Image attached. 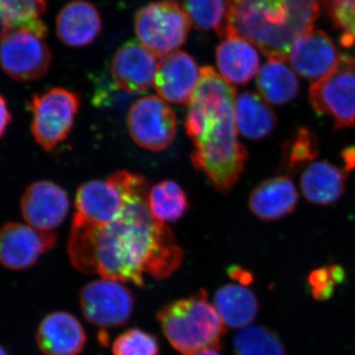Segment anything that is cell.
Here are the masks:
<instances>
[{
	"instance_id": "cell-1",
	"label": "cell",
	"mask_w": 355,
	"mask_h": 355,
	"mask_svg": "<svg viewBox=\"0 0 355 355\" xmlns=\"http://www.w3.org/2000/svg\"><path fill=\"white\" fill-rule=\"evenodd\" d=\"M147 193L128 198L120 216L107 225L73 217L67 253L78 272L144 286L174 256L176 238L151 214Z\"/></svg>"
},
{
	"instance_id": "cell-2",
	"label": "cell",
	"mask_w": 355,
	"mask_h": 355,
	"mask_svg": "<svg viewBox=\"0 0 355 355\" xmlns=\"http://www.w3.org/2000/svg\"><path fill=\"white\" fill-rule=\"evenodd\" d=\"M235 101L234 85L212 67L200 69L184 128L195 146L191 163L222 193L235 186L247 160L246 148L238 139Z\"/></svg>"
},
{
	"instance_id": "cell-3",
	"label": "cell",
	"mask_w": 355,
	"mask_h": 355,
	"mask_svg": "<svg viewBox=\"0 0 355 355\" xmlns=\"http://www.w3.org/2000/svg\"><path fill=\"white\" fill-rule=\"evenodd\" d=\"M235 34L258 46L268 58L286 60L302 30L286 4L275 0H231L226 36Z\"/></svg>"
},
{
	"instance_id": "cell-4",
	"label": "cell",
	"mask_w": 355,
	"mask_h": 355,
	"mask_svg": "<svg viewBox=\"0 0 355 355\" xmlns=\"http://www.w3.org/2000/svg\"><path fill=\"white\" fill-rule=\"evenodd\" d=\"M157 320L167 340L181 354L221 349L226 326L205 291L163 306Z\"/></svg>"
},
{
	"instance_id": "cell-5",
	"label": "cell",
	"mask_w": 355,
	"mask_h": 355,
	"mask_svg": "<svg viewBox=\"0 0 355 355\" xmlns=\"http://www.w3.org/2000/svg\"><path fill=\"white\" fill-rule=\"evenodd\" d=\"M146 182L141 175L119 171L106 179L84 183L77 190L74 217L96 225H107L120 216L128 196Z\"/></svg>"
},
{
	"instance_id": "cell-6",
	"label": "cell",
	"mask_w": 355,
	"mask_h": 355,
	"mask_svg": "<svg viewBox=\"0 0 355 355\" xmlns=\"http://www.w3.org/2000/svg\"><path fill=\"white\" fill-rule=\"evenodd\" d=\"M190 28L186 11L174 0L153 2L139 9L135 18L140 44L159 58L183 46Z\"/></svg>"
},
{
	"instance_id": "cell-7",
	"label": "cell",
	"mask_w": 355,
	"mask_h": 355,
	"mask_svg": "<svg viewBox=\"0 0 355 355\" xmlns=\"http://www.w3.org/2000/svg\"><path fill=\"white\" fill-rule=\"evenodd\" d=\"M79 107V95L64 88H53L33 97L29 104L31 132L44 150L50 153L67 139Z\"/></svg>"
},
{
	"instance_id": "cell-8",
	"label": "cell",
	"mask_w": 355,
	"mask_h": 355,
	"mask_svg": "<svg viewBox=\"0 0 355 355\" xmlns=\"http://www.w3.org/2000/svg\"><path fill=\"white\" fill-rule=\"evenodd\" d=\"M316 113L330 116L336 128L355 125V58L343 55L327 76L310 88Z\"/></svg>"
},
{
	"instance_id": "cell-9",
	"label": "cell",
	"mask_w": 355,
	"mask_h": 355,
	"mask_svg": "<svg viewBox=\"0 0 355 355\" xmlns=\"http://www.w3.org/2000/svg\"><path fill=\"white\" fill-rule=\"evenodd\" d=\"M44 37L22 28H3L0 34V65L11 78L33 81L46 76L51 55Z\"/></svg>"
},
{
	"instance_id": "cell-10",
	"label": "cell",
	"mask_w": 355,
	"mask_h": 355,
	"mask_svg": "<svg viewBox=\"0 0 355 355\" xmlns=\"http://www.w3.org/2000/svg\"><path fill=\"white\" fill-rule=\"evenodd\" d=\"M127 127L137 146L157 153L169 147L176 137L177 116L159 96H146L130 106Z\"/></svg>"
},
{
	"instance_id": "cell-11",
	"label": "cell",
	"mask_w": 355,
	"mask_h": 355,
	"mask_svg": "<svg viewBox=\"0 0 355 355\" xmlns=\"http://www.w3.org/2000/svg\"><path fill=\"white\" fill-rule=\"evenodd\" d=\"M132 291L118 280L102 279L89 282L79 294V303L89 323L102 329L127 323L135 309Z\"/></svg>"
},
{
	"instance_id": "cell-12",
	"label": "cell",
	"mask_w": 355,
	"mask_h": 355,
	"mask_svg": "<svg viewBox=\"0 0 355 355\" xmlns=\"http://www.w3.org/2000/svg\"><path fill=\"white\" fill-rule=\"evenodd\" d=\"M57 241L55 232L8 222L0 227V263L9 270H27L53 249Z\"/></svg>"
},
{
	"instance_id": "cell-13",
	"label": "cell",
	"mask_w": 355,
	"mask_h": 355,
	"mask_svg": "<svg viewBox=\"0 0 355 355\" xmlns=\"http://www.w3.org/2000/svg\"><path fill=\"white\" fill-rule=\"evenodd\" d=\"M69 200L67 191L51 181H38L26 189L21 198V212L29 225L53 232L67 218Z\"/></svg>"
},
{
	"instance_id": "cell-14",
	"label": "cell",
	"mask_w": 355,
	"mask_h": 355,
	"mask_svg": "<svg viewBox=\"0 0 355 355\" xmlns=\"http://www.w3.org/2000/svg\"><path fill=\"white\" fill-rule=\"evenodd\" d=\"M200 76L195 58L184 51H175L159 60L154 87L164 101L186 105L195 92Z\"/></svg>"
},
{
	"instance_id": "cell-15",
	"label": "cell",
	"mask_w": 355,
	"mask_h": 355,
	"mask_svg": "<svg viewBox=\"0 0 355 355\" xmlns=\"http://www.w3.org/2000/svg\"><path fill=\"white\" fill-rule=\"evenodd\" d=\"M158 57L137 42H128L114 53L111 62V76L121 90L137 94L154 85Z\"/></svg>"
},
{
	"instance_id": "cell-16",
	"label": "cell",
	"mask_w": 355,
	"mask_h": 355,
	"mask_svg": "<svg viewBox=\"0 0 355 355\" xmlns=\"http://www.w3.org/2000/svg\"><path fill=\"white\" fill-rule=\"evenodd\" d=\"M288 58L301 76L319 80L335 67L340 55L326 33L311 30L295 39Z\"/></svg>"
},
{
	"instance_id": "cell-17",
	"label": "cell",
	"mask_w": 355,
	"mask_h": 355,
	"mask_svg": "<svg viewBox=\"0 0 355 355\" xmlns=\"http://www.w3.org/2000/svg\"><path fill=\"white\" fill-rule=\"evenodd\" d=\"M85 330L74 315L58 311L42 320L36 343L43 355H79L85 347Z\"/></svg>"
},
{
	"instance_id": "cell-18",
	"label": "cell",
	"mask_w": 355,
	"mask_h": 355,
	"mask_svg": "<svg viewBox=\"0 0 355 355\" xmlns=\"http://www.w3.org/2000/svg\"><path fill=\"white\" fill-rule=\"evenodd\" d=\"M101 30V16L90 2L83 0L70 2L58 15V38L72 48H80L92 43Z\"/></svg>"
},
{
	"instance_id": "cell-19",
	"label": "cell",
	"mask_w": 355,
	"mask_h": 355,
	"mask_svg": "<svg viewBox=\"0 0 355 355\" xmlns=\"http://www.w3.org/2000/svg\"><path fill=\"white\" fill-rule=\"evenodd\" d=\"M219 73L232 85H244L259 72L260 58L253 44L235 34L225 37L216 48Z\"/></svg>"
},
{
	"instance_id": "cell-20",
	"label": "cell",
	"mask_w": 355,
	"mask_h": 355,
	"mask_svg": "<svg viewBox=\"0 0 355 355\" xmlns=\"http://www.w3.org/2000/svg\"><path fill=\"white\" fill-rule=\"evenodd\" d=\"M298 195L289 178L279 176L266 180L252 191L249 207L263 221H273L291 214L297 205Z\"/></svg>"
},
{
	"instance_id": "cell-21",
	"label": "cell",
	"mask_w": 355,
	"mask_h": 355,
	"mask_svg": "<svg viewBox=\"0 0 355 355\" xmlns=\"http://www.w3.org/2000/svg\"><path fill=\"white\" fill-rule=\"evenodd\" d=\"M214 305L222 321L231 329L251 326L259 312L254 292L243 284H225L216 291Z\"/></svg>"
},
{
	"instance_id": "cell-22",
	"label": "cell",
	"mask_w": 355,
	"mask_h": 355,
	"mask_svg": "<svg viewBox=\"0 0 355 355\" xmlns=\"http://www.w3.org/2000/svg\"><path fill=\"white\" fill-rule=\"evenodd\" d=\"M235 121L238 132L251 139H261L272 133L277 116L261 96L244 92L236 97Z\"/></svg>"
},
{
	"instance_id": "cell-23",
	"label": "cell",
	"mask_w": 355,
	"mask_h": 355,
	"mask_svg": "<svg viewBox=\"0 0 355 355\" xmlns=\"http://www.w3.org/2000/svg\"><path fill=\"white\" fill-rule=\"evenodd\" d=\"M301 189L308 202L318 205H331L342 197L345 176L330 163H313L301 177Z\"/></svg>"
},
{
	"instance_id": "cell-24",
	"label": "cell",
	"mask_w": 355,
	"mask_h": 355,
	"mask_svg": "<svg viewBox=\"0 0 355 355\" xmlns=\"http://www.w3.org/2000/svg\"><path fill=\"white\" fill-rule=\"evenodd\" d=\"M257 88L266 102L284 105L296 97L299 84L295 74L284 64V60L270 58V62L259 71Z\"/></svg>"
},
{
	"instance_id": "cell-25",
	"label": "cell",
	"mask_w": 355,
	"mask_h": 355,
	"mask_svg": "<svg viewBox=\"0 0 355 355\" xmlns=\"http://www.w3.org/2000/svg\"><path fill=\"white\" fill-rule=\"evenodd\" d=\"M147 203L151 214L163 223L179 220L190 207L186 191L171 180H165L149 189Z\"/></svg>"
},
{
	"instance_id": "cell-26",
	"label": "cell",
	"mask_w": 355,
	"mask_h": 355,
	"mask_svg": "<svg viewBox=\"0 0 355 355\" xmlns=\"http://www.w3.org/2000/svg\"><path fill=\"white\" fill-rule=\"evenodd\" d=\"M184 11L200 31L226 37L230 24L231 0H184Z\"/></svg>"
},
{
	"instance_id": "cell-27",
	"label": "cell",
	"mask_w": 355,
	"mask_h": 355,
	"mask_svg": "<svg viewBox=\"0 0 355 355\" xmlns=\"http://www.w3.org/2000/svg\"><path fill=\"white\" fill-rule=\"evenodd\" d=\"M46 0H0V25L3 28H22L46 36V26L41 20Z\"/></svg>"
},
{
	"instance_id": "cell-28",
	"label": "cell",
	"mask_w": 355,
	"mask_h": 355,
	"mask_svg": "<svg viewBox=\"0 0 355 355\" xmlns=\"http://www.w3.org/2000/svg\"><path fill=\"white\" fill-rule=\"evenodd\" d=\"M234 355H286L279 336L263 326L242 329L233 340Z\"/></svg>"
},
{
	"instance_id": "cell-29",
	"label": "cell",
	"mask_w": 355,
	"mask_h": 355,
	"mask_svg": "<svg viewBox=\"0 0 355 355\" xmlns=\"http://www.w3.org/2000/svg\"><path fill=\"white\" fill-rule=\"evenodd\" d=\"M157 338L139 329L123 331L113 343L114 355H159Z\"/></svg>"
},
{
	"instance_id": "cell-30",
	"label": "cell",
	"mask_w": 355,
	"mask_h": 355,
	"mask_svg": "<svg viewBox=\"0 0 355 355\" xmlns=\"http://www.w3.org/2000/svg\"><path fill=\"white\" fill-rule=\"evenodd\" d=\"M319 153V146L314 133L305 128H299L289 144L284 156L291 169H296L314 160Z\"/></svg>"
},
{
	"instance_id": "cell-31",
	"label": "cell",
	"mask_w": 355,
	"mask_h": 355,
	"mask_svg": "<svg viewBox=\"0 0 355 355\" xmlns=\"http://www.w3.org/2000/svg\"><path fill=\"white\" fill-rule=\"evenodd\" d=\"M345 279V272L342 266H329L314 270L308 282L315 299L328 300L333 295L336 287L340 286Z\"/></svg>"
},
{
	"instance_id": "cell-32",
	"label": "cell",
	"mask_w": 355,
	"mask_h": 355,
	"mask_svg": "<svg viewBox=\"0 0 355 355\" xmlns=\"http://www.w3.org/2000/svg\"><path fill=\"white\" fill-rule=\"evenodd\" d=\"M11 121V114L6 99L0 95V137L6 135L7 128Z\"/></svg>"
},
{
	"instance_id": "cell-33",
	"label": "cell",
	"mask_w": 355,
	"mask_h": 355,
	"mask_svg": "<svg viewBox=\"0 0 355 355\" xmlns=\"http://www.w3.org/2000/svg\"><path fill=\"white\" fill-rule=\"evenodd\" d=\"M229 273H230V277H232L233 279L239 282L240 284H243V286H246V284H250V282L253 280V277H252L250 273H248L246 270H242V268H230Z\"/></svg>"
},
{
	"instance_id": "cell-34",
	"label": "cell",
	"mask_w": 355,
	"mask_h": 355,
	"mask_svg": "<svg viewBox=\"0 0 355 355\" xmlns=\"http://www.w3.org/2000/svg\"><path fill=\"white\" fill-rule=\"evenodd\" d=\"M343 160L345 162V168L347 171L354 169L355 168V147H349L345 149V153H343Z\"/></svg>"
},
{
	"instance_id": "cell-35",
	"label": "cell",
	"mask_w": 355,
	"mask_h": 355,
	"mask_svg": "<svg viewBox=\"0 0 355 355\" xmlns=\"http://www.w3.org/2000/svg\"><path fill=\"white\" fill-rule=\"evenodd\" d=\"M184 355H221V354L220 349H205L198 350V352H193V354Z\"/></svg>"
},
{
	"instance_id": "cell-36",
	"label": "cell",
	"mask_w": 355,
	"mask_h": 355,
	"mask_svg": "<svg viewBox=\"0 0 355 355\" xmlns=\"http://www.w3.org/2000/svg\"><path fill=\"white\" fill-rule=\"evenodd\" d=\"M327 6L329 7L334 6V4L340 3V2H355V0H324Z\"/></svg>"
},
{
	"instance_id": "cell-37",
	"label": "cell",
	"mask_w": 355,
	"mask_h": 355,
	"mask_svg": "<svg viewBox=\"0 0 355 355\" xmlns=\"http://www.w3.org/2000/svg\"><path fill=\"white\" fill-rule=\"evenodd\" d=\"M0 355H9L8 352H6V349L0 345Z\"/></svg>"
}]
</instances>
